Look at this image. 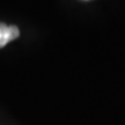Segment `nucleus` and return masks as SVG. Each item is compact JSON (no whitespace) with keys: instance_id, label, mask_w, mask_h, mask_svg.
Here are the masks:
<instances>
[{"instance_id":"1","label":"nucleus","mask_w":125,"mask_h":125,"mask_svg":"<svg viewBox=\"0 0 125 125\" xmlns=\"http://www.w3.org/2000/svg\"><path fill=\"white\" fill-rule=\"evenodd\" d=\"M19 36L20 30L16 26H6L4 23H0V49L10 41L16 40Z\"/></svg>"},{"instance_id":"2","label":"nucleus","mask_w":125,"mask_h":125,"mask_svg":"<svg viewBox=\"0 0 125 125\" xmlns=\"http://www.w3.org/2000/svg\"><path fill=\"white\" fill-rule=\"evenodd\" d=\"M86 1H87V0H86Z\"/></svg>"}]
</instances>
